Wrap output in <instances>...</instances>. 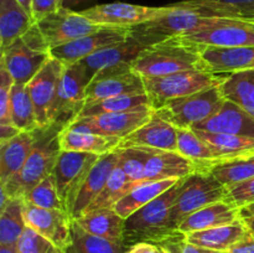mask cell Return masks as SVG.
<instances>
[{"label":"cell","instance_id":"obj_1","mask_svg":"<svg viewBox=\"0 0 254 253\" xmlns=\"http://www.w3.org/2000/svg\"><path fill=\"white\" fill-rule=\"evenodd\" d=\"M181 180L126 218L124 245L127 247L138 242L164 245L168 241L185 237L171 223V207L175 202Z\"/></svg>","mask_w":254,"mask_h":253},{"label":"cell","instance_id":"obj_2","mask_svg":"<svg viewBox=\"0 0 254 253\" xmlns=\"http://www.w3.org/2000/svg\"><path fill=\"white\" fill-rule=\"evenodd\" d=\"M141 77H163L189 69H206L202 49L183 36L148 46L131 63Z\"/></svg>","mask_w":254,"mask_h":253},{"label":"cell","instance_id":"obj_3","mask_svg":"<svg viewBox=\"0 0 254 253\" xmlns=\"http://www.w3.org/2000/svg\"><path fill=\"white\" fill-rule=\"evenodd\" d=\"M61 129V126H57L44 130L40 129L36 144L21 170L5 185H0V188L6 191L9 197L25 198L37 184L54 173L57 156L61 151L59 143V133Z\"/></svg>","mask_w":254,"mask_h":253},{"label":"cell","instance_id":"obj_4","mask_svg":"<svg viewBox=\"0 0 254 253\" xmlns=\"http://www.w3.org/2000/svg\"><path fill=\"white\" fill-rule=\"evenodd\" d=\"M223 19L225 17L206 16L192 10L184 9L176 4H171V10L164 16L133 27L130 37L148 47L170 37L184 36L210 29L220 24Z\"/></svg>","mask_w":254,"mask_h":253},{"label":"cell","instance_id":"obj_5","mask_svg":"<svg viewBox=\"0 0 254 253\" xmlns=\"http://www.w3.org/2000/svg\"><path fill=\"white\" fill-rule=\"evenodd\" d=\"M51 47L36 24L1 51L0 63L15 83L29 84L51 59Z\"/></svg>","mask_w":254,"mask_h":253},{"label":"cell","instance_id":"obj_6","mask_svg":"<svg viewBox=\"0 0 254 253\" xmlns=\"http://www.w3.org/2000/svg\"><path fill=\"white\" fill-rule=\"evenodd\" d=\"M227 74L212 73L207 69H189L163 77H144L145 92L154 109L171 99L190 96L206 88L220 86Z\"/></svg>","mask_w":254,"mask_h":253},{"label":"cell","instance_id":"obj_7","mask_svg":"<svg viewBox=\"0 0 254 253\" xmlns=\"http://www.w3.org/2000/svg\"><path fill=\"white\" fill-rule=\"evenodd\" d=\"M225 200H228V189L211 171H196L181 180L171 207V223L178 230L179 225L191 213Z\"/></svg>","mask_w":254,"mask_h":253},{"label":"cell","instance_id":"obj_8","mask_svg":"<svg viewBox=\"0 0 254 253\" xmlns=\"http://www.w3.org/2000/svg\"><path fill=\"white\" fill-rule=\"evenodd\" d=\"M225 97L220 86L206 88L197 93L171 99L158 109L156 113L176 128H191L212 117L222 107Z\"/></svg>","mask_w":254,"mask_h":253},{"label":"cell","instance_id":"obj_9","mask_svg":"<svg viewBox=\"0 0 254 253\" xmlns=\"http://www.w3.org/2000/svg\"><path fill=\"white\" fill-rule=\"evenodd\" d=\"M91 78L81 62L64 66L51 109V126L64 128L77 119L86 103Z\"/></svg>","mask_w":254,"mask_h":253},{"label":"cell","instance_id":"obj_10","mask_svg":"<svg viewBox=\"0 0 254 253\" xmlns=\"http://www.w3.org/2000/svg\"><path fill=\"white\" fill-rule=\"evenodd\" d=\"M171 10L168 6H143L129 2H108L82 10V15L102 27L133 29L141 24L164 16Z\"/></svg>","mask_w":254,"mask_h":253},{"label":"cell","instance_id":"obj_11","mask_svg":"<svg viewBox=\"0 0 254 253\" xmlns=\"http://www.w3.org/2000/svg\"><path fill=\"white\" fill-rule=\"evenodd\" d=\"M138 93H146L143 77L131 68L130 63L118 64L101 69L94 74L87 86L86 103Z\"/></svg>","mask_w":254,"mask_h":253},{"label":"cell","instance_id":"obj_12","mask_svg":"<svg viewBox=\"0 0 254 253\" xmlns=\"http://www.w3.org/2000/svg\"><path fill=\"white\" fill-rule=\"evenodd\" d=\"M36 25L51 50L103 29L87 19L81 11L64 6L37 21Z\"/></svg>","mask_w":254,"mask_h":253},{"label":"cell","instance_id":"obj_13","mask_svg":"<svg viewBox=\"0 0 254 253\" xmlns=\"http://www.w3.org/2000/svg\"><path fill=\"white\" fill-rule=\"evenodd\" d=\"M101 155L82 151H60L54 168L57 192L64 203V211L71 216L72 203L77 189L81 185L87 171L93 166Z\"/></svg>","mask_w":254,"mask_h":253},{"label":"cell","instance_id":"obj_14","mask_svg":"<svg viewBox=\"0 0 254 253\" xmlns=\"http://www.w3.org/2000/svg\"><path fill=\"white\" fill-rule=\"evenodd\" d=\"M154 108L151 106H141L126 112L97 114L91 117L77 118L72 123L82 126L83 128L107 136L124 139L140 128L151 118Z\"/></svg>","mask_w":254,"mask_h":253},{"label":"cell","instance_id":"obj_15","mask_svg":"<svg viewBox=\"0 0 254 253\" xmlns=\"http://www.w3.org/2000/svg\"><path fill=\"white\" fill-rule=\"evenodd\" d=\"M183 37L201 49L254 46V21L225 17L220 24L210 29L184 35Z\"/></svg>","mask_w":254,"mask_h":253},{"label":"cell","instance_id":"obj_16","mask_svg":"<svg viewBox=\"0 0 254 253\" xmlns=\"http://www.w3.org/2000/svg\"><path fill=\"white\" fill-rule=\"evenodd\" d=\"M131 29H114L103 27L81 39L73 40L68 44L61 45L51 50V56L67 66L81 62L86 57L101 51L112 45L124 42L130 37Z\"/></svg>","mask_w":254,"mask_h":253},{"label":"cell","instance_id":"obj_17","mask_svg":"<svg viewBox=\"0 0 254 253\" xmlns=\"http://www.w3.org/2000/svg\"><path fill=\"white\" fill-rule=\"evenodd\" d=\"M64 69V64L59 60H49L39 73L27 84L34 103L36 119L41 130L51 128V109L56 97L60 77Z\"/></svg>","mask_w":254,"mask_h":253},{"label":"cell","instance_id":"obj_18","mask_svg":"<svg viewBox=\"0 0 254 253\" xmlns=\"http://www.w3.org/2000/svg\"><path fill=\"white\" fill-rule=\"evenodd\" d=\"M119 159H121V149L103 154L87 171L86 176L83 178L81 185L77 189L76 195H74L71 208L72 220H77L87 212L92 202L96 200L97 196L106 186L109 176L118 165Z\"/></svg>","mask_w":254,"mask_h":253},{"label":"cell","instance_id":"obj_19","mask_svg":"<svg viewBox=\"0 0 254 253\" xmlns=\"http://www.w3.org/2000/svg\"><path fill=\"white\" fill-rule=\"evenodd\" d=\"M25 221L27 227L47 238L62 252L71 242L72 218L66 211L36 207L26 202Z\"/></svg>","mask_w":254,"mask_h":253},{"label":"cell","instance_id":"obj_20","mask_svg":"<svg viewBox=\"0 0 254 253\" xmlns=\"http://www.w3.org/2000/svg\"><path fill=\"white\" fill-rule=\"evenodd\" d=\"M127 148L178 151V128L154 111L146 123L122 139L118 149Z\"/></svg>","mask_w":254,"mask_h":253},{"label":"cell","instance_id":"obj_21","mask_svg":"<svg viewBox=\"0 0 254 253\" xmlns=\"http://www.w3.org/2000/svg\"><path fill=\"white\" fill-rule=\"evenodd\" d=\"M192 129L254 138V117L237 104L225 99L222 107L212 117Z\"/></svg>","mask_w":254,"mask_h":253},{"label":"cell","instance_id":"obj_22","mask_svg":"<svg viewBox=\"0 0 254 253\" xmlns=\"http://www.w3.org/2000/svg\"><path fill=\"white\" fill-rule=\"evenodd\" d=\"M121 141V138L93 133L76 123L68 124L59 133L60 148L66 151H82L103 155L117 150Z\"/></svg>","mask_w":254,"mask_h":253},{"label":"cell","instance_id":"obj_23","mask_svg":"<svg viewBox=\"0 0 254 253\" xmlns=\"http://www.w3.org/2000/svg\"><path fill=\"white\" fill-rule=\"evenodd\" d=\"M242 218V210L230 200H225L211 203L191 213L179 225L178 230L181 235L185 236L197 231L231 225Z\"/></svg>","mask_w":254,"mask_h":253},{"label":"cell","instance_id":"obj_24","mask_svg":"<svg viewBox=\"0 0 254 253\" xmlns=\"http://www.w3.org/2000/svg\"><path fill=\"white\" fill-rule=\"evenodd\" d=\"M201 170L192 160L179 151L150 149V155L145 165V181H160L169 179L186 178ZM203 171V170H202Z\"/></svg>","mask_w":254,"mask_h":253},{"label":"cell","instance_id":"obj_25","mask_svg":"<svg viewBox=\"0 0 254 253\" xmlns=\"http://www.w3.org/2000/svg\"><path fill=\"white\" fill-rule=\"evenodd\" d=\"M206 69L212 73L230 74L254 69V46L206 47L202 49Z\"/></svg>","mask_w":254,"mask_h":253},{"label":"cell","instance_id":"obj_26","mask_svg":"<svg viewBox=\"0 0 254 253\" xmlns=\"http://www.w3.org/2000/svg\"><path fill=\"white\" fill-rule=\"evenodd\" d=\"M39 130L20 131L6 143L0 144V185H5L21 170L36 144Z\"/></svg>","mask_w":254,"mask_h":253},{"label":"cell","instance_id":"obj_27","mask_svg":"<svg viewBox=\"0 0 254 253\" xmlns=\"http://www.w3.org/2000/svg\"><path fill=\"white\" fill-rule=\"evenodd\" d=\"M144 49H146L144 45L129 37L127 41L112 45V46L102 49L101 51L86 57L84 60H82L81 63L83 64L87 74L92 79L94 74L101 69L118 66V64H131Z\"/></svg>","mask_w":254,"mask_h":253},{"label":"cell","instance_id":"obj_28","mask_svg":"<svg viewBox=\"0 0 254 253\" xmlns=\"http://www.w3.org/2000/svg\"><path fill=\"white\" fill-rule=\"evenodd\" d=\"M175 4L206 16L254 21V0H185Z\"/></svg>","mask_w":254,"mask_h":253},{"label":"cell","instance_id":"obj_29","mask_svg":"<svg viewBox=\"0 0 254 253\" xmlns=\"http://www.w3.org/2000/svg\"><path fill=\"white\" fill-rule=\"evenodd\" d=\"M248 231H250V227L242 218L241 221L231 223V225L189 233V235H185L184 238L186 242L192 243L195 246L227 253Z\"/></svg>","mask_w":254,"mask_h":253},{"label":"cell","instance_id":"obj_30","mask_svg":"<svg viewBox=\"0 0 254 253\" xmlns=\"http://www.w3.org/2000/svg\"><path fill=\"white\" fill-rule=\"evenodd\" d=\"M76 221L84 231L98 237L124 243L126 220L113 207H102L83 213Z\"/></svg>","mask_w":254,"mask_h":253},{"label":"cell","instance_id":"obj_31","mask_svg":"<svg viewBox=\"0 0 254 253\" xmlns=\"http://www.w3.org/2000/svg\"><path fill=\"white\" fill-rule=\"evenodd\" d=\"M36 24L34 17L16 1L0 0V49H6L10 44L26 34Z\"/></svg>","mask_w":254,"mask_h":253},{"label":"cell","instance_id":"obj_32","mask_svg":"<svg viewBox=\"0 0 254 253\" xmlns=\"http://www.w3.org/2000/svg\"><path fill=\"white\" fill-rule=\"evenodd\" d=\"M178 151L203 171H211L223 163L221 154L191 128H178Z\"/></svg>","mask_w":254,"mask_h":253},{"label":"cell","instance_id":"obj_33","mask_svg":"<svg viewBox=\"0 0 254 253\" xmlns=\"http://www.w3.org/2000/svg\"><path fill=\"white\" fill-rule=\"evenodd\" d=\"M180 180H178V179H169V180L160 181H143V183L134 186L126 196H123L113 206V208L121 217L126 220L129 216L133 215L135 211H138L139 208H141L146 203H149L154 198H156L161 193H164L169 189L173 188Z\"/></svg>","mask_w":254,"mask_h":253},{"label":"cell","instance_id":"obj_34","mask_svg":"<svg viewBox=\"0 0 254 253\" xmlns=\"http://www.w3.org/2000/svg\"><path fill=\"white\" fill-rule=\"evenodd\" d=\"M225 99L237 104L254 117V69L233 72L220 84Z\"/></svg>","mask_w":254,"mask_h":253},{"label":"cell","instance_id":"obj_35","mask_svg":"<svg viewBox=\"0 0 254 253\" xmlns=\"http://www.w3.org/2000/svg\"><path fill=\"white\" fill-rule=\"evenodd\" d=\"M201 138L207 141L222 156L223 163L254 155V138L232 134L210 133L193 129Z\"/></svg>","mask_w":254,"mask_h":253},{"label":"cell","instance_id":"obj_36","mask_svg":"<svg viewBox=\"0 0 254 253\" xmlns=\"http://www.w3.org/2000/svg\"><path fill=\"white\" fill-rule=\"evenodd\" d=\"M25 198L11 197L0 210V246L16 247L27 225L25 221Z\"/></svg>","mask_w":254,"mask_h":253},{"label":"cell","instance_id":"obj_37","mask_svg":"<svg viewBox=\"0 0 254 253\" xmlns=\"http://www.w3.org/2000/svg\"><path fill=\"white\" fill-rule=\"evenodd\" d=\"M128 247L123 242H113L84 231L72 220L71 242L64 253H126Z\"/></svg>","mask_w":254,"mask_h":253},{"label":"cell","instance_id":"obj_38","mask_svg":"<svg viewBox=\"0 0 254 253\" xmlns=\"http://www.w3.org/2000/svg\"><path fill=\"white\" fill-rule=\"evenodd\" d=\"M10 117L20 131H36L40 126L27 84L14 83L10 94Z\"/></svg>","mask_w":254,"mask_h":253},{"label":"cell","instance_id":"obj_39","mask_svg":"<svg viewBox=\"0 0 254 253\" xmlns=\"http://www.w3.org/2000/svg\"><path fill=\"white\" fill-rule=\"evenodd\" d=\"M141 106H151L146 93L112 97V98H104L86 103L77 118L97 116V114L103 113H112V112H126Z\"/></svg>","mask_w":254,"mask_h":253},{"label":"cell","instance_id":"obj_40","mask_svg":"<svg viewBox=\"0 0 254 253\" xmlns=\"http://www.w3.org/2000/svg\"><path fill=\"white\" fill-rule=\"evenodd\" d=\"M134 186L136 185L129 180L127 174L124 173V170L121 168V165H119L118 163V165L116 166L113 173L109 176L108 181H107L103 190H102L101 193L97 196L96 200L92 202V205L89 206L87 212L102 207H113L123 196H126L127 193L134 188Z\"/></svg>","mask_w":254,"mask_h":253},{"label":"cell","instance_id":"obj_41","mask_svg":"<svg viewBox=\"0 0 254 253\" xmlns=\"http://www.w3.org/2000/svg\"><path fill=\"white\" fill-rule=\"evenodd\" d=\"M211 173L226 188L250 180L254 178V155L218 164Z\"/></svg>","mask_w":254,"mask_h":253},{"label":"cell","instance_id":"obj_42","mask_svg":"<svg viewBox=\"0 0 254 253\" xmlns=\"http://www.w3.org/2000/svg\"><path fill=\"white\" fill-rule=\"evenodd\" d=\"M25 201L30 205L41 208H51V210H64V203L57 192L56 180L54 174L47 176L46 179L37 184L26 196Z\"/></svg>","mask_w":254,"mask_h":253},{"label":"cell","instance_id":"obj_43","mask_svg":"<svg viewBox=\"0 0 254 253\" xmlns=\"http://www.w3.org/2000/svg\"><path fill=\"white\" fill-rule=\"evenodd\" d=\"M150 155V149L146 148H127L121 149L119 165L133 184L143 183L145 165Z\"/></svg>","mask_w":254,"mask_h":253},{"label":"cell","instance_id":"obj_44","mask_svg":"<svg viewBox=\"0 0 254 253\" xmlns=\"http://www.w3.org/2000/svg\"><path fill=\"white\" fill-rule=\"evenodd\" d=\"M16 253H64L32 228L26 227L16 245Z\"/></svg>","mask_w":254,"mask_h":253},{"label":"cell","instance_id":"obj_45","mask_svg":"<svg viewBox=\"0 0 254 253\" xmlns=\"http://www.w3.org/2000/svg\"><path fill=\"white\" fill-rule=\"evenodd\" d=\"M14 79L0 63V126H14L10 117V94Z\"/></svg>","mask_w":254,"mask_h":253},{"label":"cell","instance_id":"obj_46","mask_svg":"<svg viewBox=\"0 0 254 253\" xmlns=\"http://www.w3.org/2000/svg\"><path fill=\"white\" fill-rule=\"evenodd\" d=\"M228 189V200L242 210L254 203V178L243 183L236 184Z\"/></svg>","mask_w":254,"mask_h":253},{"label":"cell","instance_id":"obj_47","mask_svg":"<svg viewBox=\"0 0 254 253\" xmlns=\"http://www.w3.org/2000/svg\"><path fill=\"white\" fill-rule=\"evenodd\" d=\"M64 1V0H32V16L35 21H40L47 15L61 9Z\"/></svg>","mask_w":254,"mask_h":253},{"label":"cell","instance_id":"obj_48","mask_svg":"<svg viewBox=\"0 0 254 253\" xmlns=\"http://www.w3.org/2000/svg\"><path fill=\"white\" fill-rule=\"evenodd\" d=\"M227 253H254V233L251 230Z\"/></svg>","mask_w":254,"mask_h":253},{"label":"cell","instance_id":"obj_49","mask_svg":"<svg viewBox=\"0 0 254 253\" xmlns=\"http://www.w3.org/2000/svg\"><path fill=\"white\" fill-rule=\"evenodd\" d=\"M126 253H168L163 245L151 242H138L128 247Z\"/></svg>","mask_w":254,"mask_h":253},{"label":"cell","instance_id":"obj_50","mask_svg":"<svg viewBox=\"0 0 254 253\" xmlns=\"http://www.w3.org/2000/svg\"><path fill=\"white\" fill-rule=\"evenodd\" d=\"M179 245H180L181 252L183 253H225V252H220V251H215V250H210V248L195 246L192 245V243L186 242L185 238H181V240L179 241Z\"/></svg>","mask_w":254,"mask_h":253},{"label":"cell","instance_id":"obj_51","mask_svg":"<svg viewBox=\"0 0 254 253\" xmlns=\"http://www.w3.org/2000/svg\"><path fill=\"white\" fill-rule=\"evenodd\" d=\"M19 133L20 130L14 126H0V144L6 143Z\"/></svg>","mask_w":254,"mask_h":253},{"label":"cell","instance_id":"obj_52","mask_svg":"<svg viewBox=\"0 0 254 253\" xmlns=\"http://www.w3.org/2000/svg\"><path fill=\"white\" fill-rule=\"evenodd\" d=\"M180 240H181V238H179V240L168 241V242L164 243L163 246L166 248L168 253H183V252H181L180 245H179V241H180Z\"/></svg>","mask_w":254,"mask_h":253},{"label":"cell","instance_id":"obj_53","mask_svg":"<svg viewBox=\"0 0 254 253\" xmlns=\"http://www.w3.org/2000/svg\"><path fill=\"white\" fill-rule=\"evenodd\" d=\"M16 1L32 16V0H16Z\"/></svg>","mask_w":254,"mask_h":253},{"label":"cell","instance_id":"obj_54","mask_svg":"<svg viewBox=\"0 0 254 253\" xmlns=\"http://www.w3.org/2000/svg\"><path fill=\"white\" fill-rule=\"evenodd\" d=\"M86 1H89V0H64V7H68V9H71V7L77 6V5L79 4H83V2Z\"/></svg>","mask_w":254,"mask_h":253},{"label":"cell","instance_id":"obj_55","mask_svg":"<svg viewBox=\"0 0 254 253\" xmlns=\"http://www.w3.org/2000/svg\"><path fill=\"white\" fill-rule=\"evenodd\" d=\"M242 216L243 217H254V203L242 208Z\"/></svg>","mask_w":254,"mask_h":253},{"label":"cell","instance_id":"obj_56","mask_svg":"<svg viewBox=\"0 0 254 253\" xmlns=\"http://www.w3.org/2000/svg\"><path fill=\"white\" fill-rule=\"evenodd\" d=\"M0 253H16V248L0 246Z\"/></svg>","mask_w":254,"mask_h":253},{"label":"cell","instance_id":"obj_57","mask_svg":"<svg viewBox=\"0 0 254 253\" xmlns=\"http://www.w3.org/2000/svg\"><path fill=\"white\" fill-rule=\"evenodd\" d=\"M243 220H245V222L247 223L248 227H250L252 231H254V217H243Z\"/></svg>","mask_w":254,"mask_h":253},{"label":"cell","instance_id":"obj_58","mask_svg":"<svg viewBox=\"0 0 254 253\" xmlns=\"http://www.w3.org/2000/svg\"><path fill=\"white\" fill-rule=\"evenodd\" d=\"M253 233H254V231H253Z\"/></svg>","mask_w":254,"mask_h":253}]
</instances>
